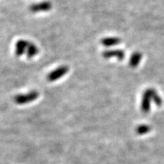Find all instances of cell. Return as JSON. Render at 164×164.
Here are the masks:
<instances>
[{
    "label": "cell",
    "instance_id": "cell-1",
    "mask_svg": "<svg viewBox=\"0 0 164 164\" xmlns=\"http://www.w3.org/2000/svg\"><path fill=\"white\" fill-rule=\"evenodd\" d=\"M39 97V93L37 91L33 90L24 95H18L14 97L15 103L19 105H25L26 103L35 101Z\"/></svg>",
    "mask_w": 164,
    "mask_h": 164
},
{
    "label": "cell",
    "instance_id": "cell-2",
    "mask_svg": "<svg viewBox=\"0 0 164 164\" xmlns=\"http://www.w3.org/2000/svg\"><path fill=\"white\" fill-rule=\"evenodd\" d=\"M68 71H69V68L67 66H62L49 73L47 78L49 82H54L65 75L68 73Z\"/></svg>",
    "mask_w": 164,
    "mask_h": 164
},
{
    "label": "cell",
    "instance_id": "cell-3",
    "mask_svg": "<svg viewBox=\"0 0 164 164\" xmlns=\"http://www.w3.org/2000/svg\"><path fill=\"white\" fill-rule=\"evenodd\" d=\"M152 89H148L145 91L143 95L141 103V109L144 113L149 112L150 109V103L152 101Z\"/></svg>",
    "mask_w": 164,
    "mask_h": 164
},
{
    "label": "cell",
    "instance_id": "cell-4",
    "mask_svg": "<svg viewBox=\"0 0 164 164\" xmlns=\"http://www.w3.org/2000/svg\"><path fill=\"white\" fill-rule=\"evenodd\" d=\"M52 8V5L49 1H42V2L34 3L30 7V10L32 12H47Z\"/></svg>",
    "mask_w": 164,
    "mask_h": 164
},
{
    "label": "cell",
    "instance_id": "cell-5",
    "mask_svg": "<svg viewBox=\"0 0 164 164\" xmlns=\"http://www.w3.org/2000/svg\"><path fill=\"white\" fill-rule=\"evenodd\" d=\"M30 43L25 40H20L15 45V55L18 57L22 56L27 51Z\"/></svg>",
    "mask_w": 164,
    "mask_h": 164
},
{
    "label": "cell",
    "instance_id": "cell-6",
    "mask_svg": "<svg viewBox=\"0 0 164 164\" xmlns=\"http://www.w3.org/2000/svg\"><path fill=\"white\" fill-rule=\"evenodd\" d=\"M103 56L105 58L116 57L119 60H122L124 58V53L121 50L106 51L103 53Z\"/></svg>",
    "mask_w": 164,
    "mask_h": 164
},
{
    "label": "cell",
    "instance_id": "cell-7",
    "mask_svg": "<svg viewBox=\"0 0 164 164\" xmlns=\"http://www.w3.org/2000/svg\"><path fill=\"white\" fill-rule=\"evenodd\" d=\"M120 42V40L118 38H105L101 40V43L103 46L112 47L118 45Z\"/></svg>",
    "mask_w": 164,
    "mask_h": 164
},
{
    "label": "cell",
    "instance_id": "cell-8",
    "mask_svg": "<svg viewBox=\"0 0 164 164\" xmlns=\"http://www.w3.org/2000/svg\"><path fill=\"white\" fill-rule=\"evenodd\" d=\"M38 53V49L37 47L33 43H30L28 45L27 51H26V54H27V57L28 58H32L36 55Z\"/></svg>",
    "mask_w": 164,
    "mask_h": 164
},
{
    "label": "cell",
    "instance_id": "cell-9",
    "mask_svg": "<svg viewBox=\"0 0 164 164\" xmlns=\"http://www.w3.org/2000/svg\"><path fill=\"white\" fill-rule=\"evenodd\" d=\"M150 129H151V128H150V126L146 125V124H141V125L138 126V127L136 128L135 131H136V133L137 134L144 135L148 133V132H150Z\"/></svg>",
    "mask_w": 164,
    "mask_h": 164
},
{
    "label": "cell",
    "instance_id": "cell-10",
    "mask_svg": "<svg viewBox=\"0 0 164 164\" xmlns=\"http://www.w3.org/2000/svg\"><path fill=\"white\" fill-rule=\"evenodd\" d=\"M152 100L154 101V103H155V105H157V106H161L162 105V103H163V101H162L161 98L160 97L159 95H157V92H156L154 90H152Z\"/></svg>",
    "mask_w": 164,
    "mask_h": 164
},
{
    "label": "cell",
    "instance_id": "cell-11",
    "mask_svg": "<svg viewBox=\"0 0 164 164\" xmlns=\"http://www.w3.org/2000/svg\"><path fill=\"white\" fill-rule=\"evenodd\" d=\"M137 56L136 54H135L134 56H133V57H132L131 58V61H130V65H131L132 67H135V66H136L137 64H138V62H139V59H137Z\"/></svg>",
    "mask_w": 164,
    "mask_h": 164
}]
</instances>
